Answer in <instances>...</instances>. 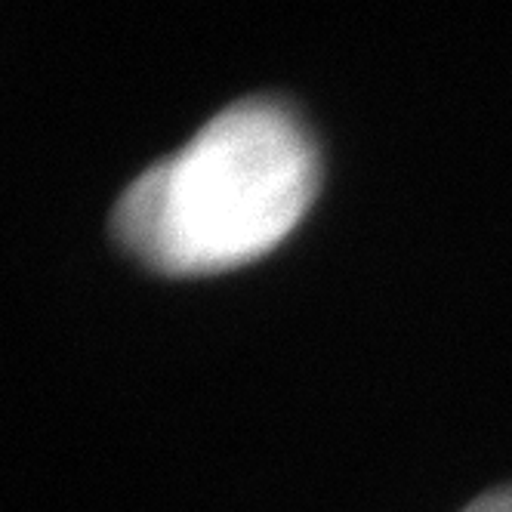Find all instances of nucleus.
Wrapping results in <instances>:
<instances>
[{
  "mask_svg": "<svg viewBox=\"0 0 512 512\" xmlns=\"http://www.w3.org/2000/svg\"><path fill=\"white\" fill-rule=\"evenodd\" d=\"M318 189V149L297 112L241 96L136 173L112 207V235L164 272L238 266L275 247Z\"/></svg>",
  "mask_w": 512,
  "mask_h": 512,
  "instance_id": "nucleus-1",
  "label": "nucleus"
},
{
  "mask_svg": "<svg viewBox=\"0 0 512 512\" xmlns=\"http://www.w3.org/2000/svg\"><path fill=\"white\" fill-rule=\"evenodd\" d=\"M460 512H512V485L491 488V491L479 494L475 500H469Z\"/></svg>",
  "mask_w": 512,
  "mask_h": 512,
  "instance_id": "nucleus-2",
  "label": "nucleus"
}]
</instances>
